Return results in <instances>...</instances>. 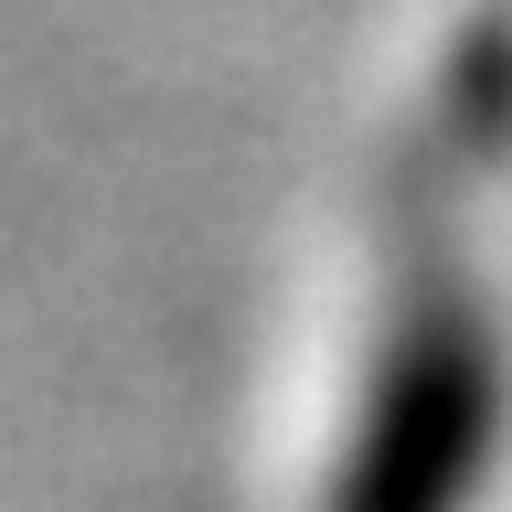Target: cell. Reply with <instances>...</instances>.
Wrapping results in <instances>:
<instances>
[{
  "instance_id": "obj_1",
  "label": "cell",
  "mask_w": 512,
  "mask_h": 512,
  "mask_svg": "<svg viewBox=\"0 0 512 512\" xmlns=\"http://www.w3.org/2000/svg\"><path fill=\"white\" fill-rule=\"evenodd\" d=\"M502 427V352L470 299H427L406 310L384 352L374 395H363V438L352 470L331 480V512H459V491L491 459Z\"/></svg>"
}]
</instances>
